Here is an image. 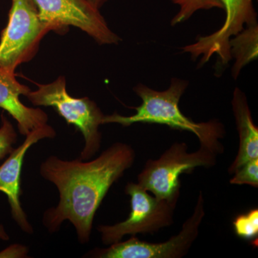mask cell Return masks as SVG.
Here are the masks:
<instances>
[{"label": "cell", "instance_id": "1", "mask_svg": "<svg viewBox=\"0 0 258 258\" xmlns=\"http://www.w3.org/2000/svg\"><path fill=\"white\" fill-rule=\"evenodd\" d=\"M135 152L131 146L115 143L93 160H62L51 156L40 165V175L55 184L59 192L55 208L47 210L42 222L50 232L64 221L74 226L81 244L89 242L95 215L108 190L132 167Z\"/></svg>", "mask_w": 258, "mask_h": 258}, {"label": "cell", "instance_id": "2", "mask_svg": "<svg viewBox=\"0 0 258 258\" xmlns=\"http://www.w3.org/2000/svg\"><path fill=\"white\" fill-rule=\"evenodd\" d=\"M188 86V81L179 79H171L170 86L166 91H157L143 84L134 88L142 103L136 107V113L130 116L115 113L104 115L103 124L118 123L129 126L134 123H151L166 125L175 130L191 132L198 137L200 146L208 147L217 154L223 151L220 139L225 135V128L216 120L196 123L183 114L179 103L181 97Z\"/></svg>", "mask_w": 258, "mask_h": 258}, {"label": "cell", "instance_id": "3", "mask_svg": "<svg viewBox=\"0 0 258 258\" xmlns=\"http://www.w3.org/2000/svg\"><path fill=\"white\" fill-rule=\"evenodd\" d=\"M36 85V91H30L26 96L29 101L34 106L55 108L68 124L74 125L84 137L85 147L80 159L85 161L94 157L101 148L99 127L105 115L98 105L88 97L71 96L68 93L64 76L48 84Z\"/></svg>", "mask_w": 258, "mask_h": 258}, {"label": "cell", "instance_id": "4", "mask_svg": "<svg viewBox=\"0 0 258 258\" xmlns=\"http://www.w3.org/2000/svg\"><path fill=\"white\" fill-rule=\"evenodd\" d=\"M217 154L200 146L189 153L185 143L173 144L157 160L149 159L138 176V184L159 200L176 204L180 195V176L192 172L197 167H212L217 163Z\"/></svg>", "mask_w": 258, "mask_h": 258}, {"label": "cell", "instance_id": "5", "mask_svg": "<svg viewBox=\"0 0 258 258\" xmlns=\"http://www.w3.org/2000/svg\"><path fill=\"white\" fill-rule=\"evenodd\" d=\"M50 31L33 0H12L9 20L0 39V66L15 74L20 64L31 60Z\"/></svg>", "mask_w": 258, "mask_h": 258}, {"label": "cell", "instance_id": "6", "mask_svg": "<svg viewBox=\"0 0 258 258\" xmlns=\"http://www.w3.org/2000/svg\"><path fill=\"white\" fill-rule=\"evenodd\" d=\"M125 192L131 198L129 216L124 221L114 225L97 227L103 244L119 242L127 235L154 233L172 225L176 204L151 196L138 183H128Z\"/></svg>", "mask_w": 258, "mask_h": 258}, {"label": "cell", "instance_id": "7", "mask_svg": "<svg viewBox=\"0 0 258 258\" xmlns=\"http://www.w3.org/2000/svg\"><path fill=\"white\" fill-rule=\"evenodd\" d=\"M42 22L50 31L79 28L99 45L117 44L120 39L108 28L104 18L87 0H33Z\"/></svg>", "mask_w": 258, "mask_h": 258}, {"label": "cell", "instance_id": "8", "mask_svg": "<svg viewBox=\"0 0 258 258\" xmlns=\"http://www.w3.org/2000/svg\"><path fill=\"white\" fill-rule=\"evenodd\" d=\"M205 204L200 192L194 213L185 221L178 235L159 243L139 240L132 235L124 242H115L105 249H96L91 257L99 258H181L187 254L199 235V228L205 217Z\"/></svg>", "mask_w": 258, "mask_h": 258}, {"label": "cell", "instance_id": "9", "mask_svg": "<svg viewBox=\"0 0 258 258\" xmlns=\"http://www.w3.org/2000/svg\"><path fill=\"white\" fill-rule=\"evenodd\" d=\"M253 0H222L226 11L225 23L222 28L208 36L199 37L196 42L182 47L184 52H189L191 59L196 60L201 56L200 66L206 63L217 54L222 66L232 59L230 40L244 30V25L257 23V13Z\"/></svg>", "mask_w": 258, "mask_h": 258}, {"label": "cell", "instance_id": "10", "mask_svg": "<svg viewBox=\"0 0 258 258\" xmlns=\"http://www.w3.org/2000/svg\"><path fill=\"white\" fill-rule=\"evenodd\" d=\"M55 135V131L48 124L34 130L26 136L20 147L13 149L8 159L0 166V191L8 197L12 217L15 222L23 232L28 234H32L33 228L20 203V177L24 159L32 145L42 139L54 138Z\"/></svg>", "mask_w": 258, "mask_h": 258}, {"label": "cell", "instance_id": "11", "mask_svg": "<svg viewBox=\"0 0 258 258\" xmlns=\"http://www.w3.org/2000/svg\"><path fill=\"white\" fill-rule=\"evenodd\" d=\"M30 91L28 86L18 82L15 74L0 66V108L16 120L19 132L25 137L47 124L48 120L42 109L30 108L20 101V97L26 96Z\"/></svg>", "mask_w": 258, "mask_h": 258}, {"label": "cell", "instance_id": "12", "mask_svg": "<svg viewBox=\"0 0 258 258\" xmlns=\"http://www.w3.org/2000/svg\"><path fill=\"white\" fill-rule=\"evenodd\" d=\"M232 106L240 140L238 152L228 169L234 174L246 163L258 159V128L252 120L245 95L240 88L234 91Z\"/></svg>", "mask_w": 258, "mask_h": 258}, {"label": "cell", "instance_id": "13", "mask_svg": "<svg viewBox=\"0 0 258 258\" xmlns=\"http://www.w3.org/2000/svg\"><path fill=\"white\" fill-rule=\"evenodd\" d=\"M231 57L235 59L232 69V77L237 79L241 70L258 56L257 23L247 26L230 40Z\"/></svg>", "mask_w": 258, "mask_h": 258}, {"label": "cell", "instance_id": "14", "mask_svg": "<svg viewBox=\"0 0 258 258\" xmlns=\"http://www.w3.org/2000/svg\"><path fill=\"white\" fill-rule=\"evenodd\" d=\"M172 3L179 7V12L171 20L173 26L189 20L198 10L213 8L224 10L222 0H172Z\"/></svg>", "mask_w": 258, "mask_h": 258}, {"label": "cell", "instance_id": "15", "mask_svg": "<svg viewBox=\"0 0 258 258\" xmlns=\"http://www.w3.org/2000/svg\"><path fill=\"white\" fill-rule=\"evenodd\" d=\"M236 235L240 238L255 241L258 235V210L253 209L237 216L233 221Z\"/></svg>", "mask_w": 258, "mask_h": 258}, {"label": "cell", "instance_id": "16", "mask_svg": "<svg viewBox=\"0 0 258 258\" xmlns=\"http://www.w3.org/2000/svg\"><path fill=\"white\" fill-rule=\"evenodd\" d=\"M2 125L0 126V160L9 155L15 149L18 141L16 131L4 113L1 115Z\"/></svg>", "mask_w": 258, "mask_h": 258}, {"label": "cell", "instance_id": "17", "mask_svg": "<svg viewBox=\"0 0 258 258\" xmlns=\"http://www.w3.org/2000/svg\"><path fill=\"white\" fill-rule=\"evenodd\" d=\"M233 178L230 179L232 184H248L253 187L258 186V159L244 164L235 171Z\"/></svg>", "mask_w": 258, "mask_h": 258}, {"label": "cell", "instance_id": "18", "mask_svg": "<svg viewBox=\"0 0 258 258\" xmlns=\"http://www.w3.org/2000/svg\"><path fill=\"white\" fill-rule=\"evenodd\" d=\"M93 7L96 9L100 10L103 7V5L106 3L108 0H87Z\"/></svg>", "mask_w": 258, "mask_h": 258}, {"label": "cell", "instance_id": "19", "mask_svg": "<svg viewBox=\"0 0 258 258\" xmlns=\"http://www.w3.org/2000/svg\"><path fill=\"white\" fill-rule=\"evenodd\" d=\"M0 240L5 241L10 240L9 235L7 233L6 230H5L3 225H0Z\"/></svg>", "mask_w": 258, "mask_h": 258}]
</instances>
